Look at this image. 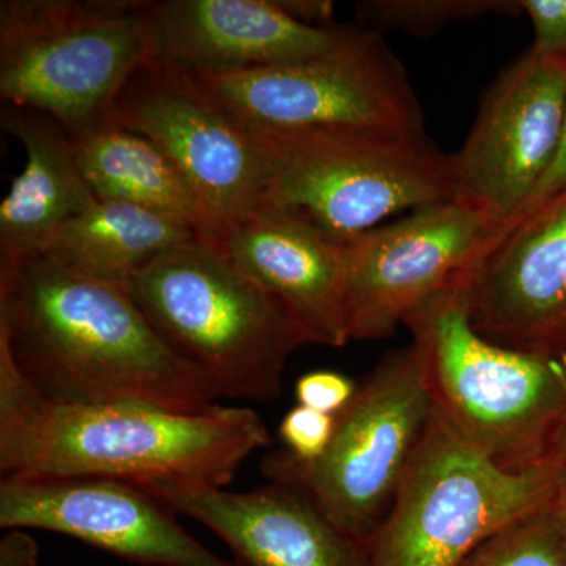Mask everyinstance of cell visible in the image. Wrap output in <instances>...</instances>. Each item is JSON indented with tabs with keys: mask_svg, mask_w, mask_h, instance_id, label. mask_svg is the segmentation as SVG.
<instances>
[{
	"mask_svg": "<svg viewBox=\"0 0 566 566\" xmlns=\"http://www.w3.org/2000/svg\"><path fill=\"white\" fill-rule=\"evenodd\" d=\"M0 348L51 400L174 412L219 405L210 382L159 337L126 283L43 253L0 273Z\"/></svg>",
	"mask_w": 566,
	"mask_h": 566,
	"instance_id": "obj_1",
	"label": "cell"
},
{
	"mask_svg": "<svg viewBox=\"0 0 566 566\" xmlns=\"http://www.w3.org/2000/svg\"><path fill=\"white\" fill-rule=\"evenodd\" d=\"M271 442L262 417L244 406L174 412L51 400L25 382L0 348L2 476L172 479L226 488Z\"/></svg>",
	"mask_w": 566,
	"mask_h": 566,
	"instance_id": "obj_2",
	"label": "cell"
},
{
	"mask_svg": "<svg viewBox=\"0 0 566 566\" xmlns=\"http://www.w3.org/2000/svg\"><path fill=\"white\" fill-rule=\"evenodd\" d=\"M126 286L159 337L219 398L277 400L289 357L311 345L218 241L197 238L163 253Z\"/></svg>",
	"mask_w": 566,
	"mask_h": 566,
	"instance_id": "obj_3",
	"label": "cell"
},
{
	"mask_svg": "<svg viewBox=\"0 0 566 566\" xmlns=\"http://www.w3.org/2000/svg\"><path fill=\"white\" fill-rule=\"evenodd\" d=\"M405 327L436 409L461 438L506 471L551 464L566 423V354L488 340L472 324L457 281L420 305Z\"/></svg>",
	"mask_w": 566,
	"mask_h": 566,
	"instance_id": "obj_4",
	"label": "cell"
},
{
	"mask_svg": "<svg viewBox=\"0 0 566 566\" xmlns=\"http://www.w3.org/2000/svg\"><path fill=\"white\" fill-rule=\"evenodd\" d=\"M155 2L2 0L0 98L50 115L71 136L114 120V104L155 59Z\"/></svg>",
	"mask_w": 566,
	"mask_h": 566,
	"instance_id": "obj_5",
	"label": "cell"
},
{
	"mask_svg": "<svg viewBox=\"0 0 566 566\" xmlns=\"http://www.w3.org/2000/svg\"><path fill=\"white\" fill-rule=\"evenodd\" d=\"M264 153L260 208L340 240L398 212L453 199L452 158L427 132L334 128L255 136Z\"/></svg>",
	"mask_w": 566,
	"mask_h": 566,
	"instance_id": "obj_6",
	"label": "cell"
},
{
	"mask_svg": "<svg viewBox=\"0 0 566 566\" xmlns=\"http://www.w3.org/2000/svg\"><path fill=\"white\" fill-rule=\"evenodd\" d=\"M558 465L506 471L434 408L365 566H464L488 539L545 509Z\"/></svg>",
	"mask_w": 566,
	"mask_h": 566,
	"instance_id": "obj_7",
	"label": "cell"
},
{
	"mask_svg": "<svg viewBox=\"0 0 566 566\" xmlns=\"http://www.w3.org/2000/svg\"><path fill=\"white\" fill-rule=\"evenodd\" d=\"M434 400L415 344L389 353L335 416L331 444L301 463L285 450L263 458L270 482L303 491L346 535L367 545L392 505L428 424Z\"/></svg>",
	"mask_w": 566,
	"mask_h": 566,
	"instance_id": "obj_8",
	"label": "cell"
},
{
	"mask_svg": "<svg viewBox=\"0 0 566 566\" xmlns=\"http://www.w3.org/2000/svg\"><path fill=\"white\" fill-rule=\"evenodd\" d=\"M196 77L253 136L334 128L424 132L422 104L403 63L374 29L315 61Z\"/></svg>",
	"mask_w": 566,
	"mask_h": 566,
	"instance_id": "obj_9",
	"label": "cell"
},
{
	"mask_svg": "<svg viewBox=\"0 0 566 566\" xmlns=\"http://www.w3.org/2000/svg\"><path fill=\"white\" fill-rule=\"evenodd\" d=\"M114 120L172 159L222 233L262 205V144L189 71L142 63L115 99Z\"/></svg>",
	"mask_w": 566,
	"mask_h": 566,
	"instance_id": "obj_10",
	"label": "cell"
},
{
	"mask_svg": "<svg viewBox=\"0 0 566 566\" xmlns=\"http://www.w3.org/2000/svg\"><path fill=\"white\" fill-rule=\"evenodd\" d=\"M566 112V62L534 48L488 88L453 155V199L501 227L526 210L556 159Z\"/></svg>",
	"mask_w": 566,
	"mask_h": 566,
	"instance_id": "obj_11",
	"label": "cell"
},
{
	"mask_svg": "<svg viewBox=\"0 0 566 566\" xmlns=\"http://www.w3.org/2000/svg\"><path fill=\"white\" fill-rule=\"evenodd\" d=\"M497 229L471 205L449 200L348 240L345 307L352 340H385L463 273Z\"/></svg>",
	"mask_w": 566,
	"mask_h": 566,
	"instance_id": "obj_12",
	"label": "cell"
},
{
	"mask_svg": "<svg viewBox=\"0 0 566 566\" xmlns=\"http://www.w3.org/2000/svg\"><path fill=\"white\" fill-rule=\"evenodd\" d=\"M455 281L488 340L566 354V186L497 227Z\"/></svg>",
	"mask_w": 566,
	"mask_h": 566,
	"instance_id": "obj_13",
	"label": "cell"
},
{
	"mask_svg": "<svg viewBox=\"0 0 566 566\" xmlns=\"http://www.w3.org/2000/svg\"><path fill=\"white\" fill-rule=\"evenodd\" d=\"M0 527L71 536L151 566H240L200 545L150 491L102 476H2Z\"/></svg>",
	"mask_w": 566,
	"mask_h": 566,
	"instance_id": "obj_14",
	"label": "cell"
},
{
	"mask_svg": "<svg viewBox=\"0 0 566 566\" xmlns=\"http://www.w3.org/2000/svg\"><path fill=\"white\" fill-rule=\"evenodd\" d=\"M153 28L155 59L196 76L315 61L360 32L301 24L275 0H159Z\"/></svg>",
	"mask_w": 566,
	"mask_h": 566,
	"instance_id": "obj_15",
	"label": "cell"
},
{
	"mask_svg": "<svg viewBox=\"0 0 566 566\" xmlns=\"http://www.w3.org/2000/svg\"><path fill=\"white\" fill-rule=\"evenodd\" d=\"M137 485L210 528L240 566H365L364 543L335 527L296 488L270 482L232 493L172 479Z\"/></svg>",
	"mask_w": 566,
	"mask_h": 566,
	"instance_id": "obj_16",
	"label": "cell"
},
{
	"mask_svg": "<svg viewBox=\"0 0 566 566\" xmlns=\"http://www.w3.org/2000/svg\"><path fill=\"white\" fill-rule=\"evenodd\" d=\"M219 245L289 311L311 345L349 342L345 285L348 241L289 212L259 208L230 226Z\"/></svg>",
	"mask_w": 566,
	"mask_h": 566,
	"instance_id": "obj_17",
	"label": "cell"
},
{
	"mask_svg": "<svg viewBox=\"0 0 566 566\" xmlns=\"http://www.w3.org/2000/svg\"><path fill=\"white\" fill-rule=\"evenodd\" d=\"M0 126L20 142L25 166L0 205V273L39 255L63 223L96 197L77 163L69 129L50 115L6 106Z\"/></svg>",
	"mask_w": 566,
	"mask_h": 566,
	"instance_id": "obj_18",
	"label": "cell"
},
{
	"mask_svg": "<svg viewBox=\"0 0 566 566\" xmlns=\"http://www.w3.org/2000/svg\"><path fill=\"white\" fill-rule=\"evenodd\" d=\"M81 172L102 200L161 212L219 241L222 229L172 159L150 139L115 120L73 136Z\"/></svg>",
	"mask_w": 566,
	"mask_h": 566,
	"instance_id": "obj_19",
	"label": "cell"
},
{
	"mask_svg": "<svg viewBox=\"0 0 566 566\" xmlns=\"http://www.w3.org/2000/svg\"><path fill=\"white\" fill-rule=\"evenodd\" d=\"M177 219L118 200L95 202L63 223L43 255L107 281L126 283L163 253L197 240Z\"/></svg>",
	"mask_w": 566,
	"mask_h": 566,
	"instance_id": "obj_20",
	"label": "cell"
},
{
	"mask_svg": "<svg viewBox=\"0 0 566 566\" xmlns=\"http://www.w3.org/2000/svg\"><path fill=\"white\" fill-rule=\"evenodd\" d=\"M490 13H521L510 0H368L357 6L359 20L376 29H395L412 36L434 35L458 21Z\"/></svg>",
	"mask_w": 566,
	"mask_h": 566,
	"instance_id": "obj_21",
	"label": "cell"
},
{
	"mask_svg": "<svg viewBox=\"0 0 566 566\" xmlns=\"http://www.w3.org/2000/svg\"><path fill=\"white\" fill-rule=\"evenodd\" d=\"M545 509L488 539L464 566H566L565 543Z\"/></svg>",
	"mask_w": 566,
	"mask_h": 566,
	"instance_id": "obj_22",
	"label": "cell"
},
{
	"mask_svg": "<svg viewBox=\"0 0 566 566\" xmlns=\"http://www.w3.org/2000/svg\"><path fill=\"white\" fill-rule=\"evenodd\" d=\"M334 428L335 416L296 405L283 417L279 436L290 457L301 463H312L326 452Z\"/></svg>",
	"mask_w": 566,
	"mask_h": 566,
	"instance_id": "obj_23",
	"label": "cell"
},
{
	"mask_svg": "<svg viewBox=\"0 0 566 566\" xmlns=\"http://www.w3.org/2000/svg\"><path fill=\"white\" fill-rule=\"evenodd\" d=\"M357 386L348 376L331 370L308 371L294 387L297 405L324 415L337 416L356 394Z\"/></svg>",
	"mask_w": 566,
	"mask_h": 566,
	"instance_id": "obj_24",
	"label": "cell"
},
{
	"mask_svg": "<svg viewBox=\"0 0 566 566\" xmlns=\"http://www.w3.org/2000/svg\"><path fill=\"white\" fill-rule=\"evenodd\" d=\"M534 28L535 51L566 62V0H520Z\"/></svg>",
	"mask_w": 566,
	"mask_h": 566,
	"instance_id": "obj_25",
	"label": "cell"
},
{
	"mask_svg": "<svg viewBox=\"0 0 566 566\" xmlns=\"http://www.w3.org/2000/svg\"><path fill=\"white\" fill-rule=\"evenodd\" d=\"M0 538V566H36L39 547L24 528H6Z\"/></svg>",
	"mask_w": 566,
	"mask_h": 566,
	"instance_id": "obj_26",
	"label": "cell"
},
{
	"mask_svg": "<svg viewBox=\"0 0 566 566\" xmlns=\"http://www.w3.org/2000/svg\"><path fill=\"white\" fill-rule=\"evenodd\" d=\"M290 18L311 28H333L335 3L329 0H275Z\"/></svg>",
	"mask_w": 566,
	"mask_h": 566,
	"instance_id": "obj_27",
	"label": "cell"
},
{
	"mask_svg": "<svg viewBox=\"0 0 566 566\" xmlns=\"http://www.w3.org/2000/svg\"><path fill=\"white\" fill-rule=\"evenodd\" d=\"M566 186V112L564 122V132H562L560 145H558V151L556 159H554L553 166H551L549 172L539 182L538 189H536L534 197L528 202L526 210L532 205L542 202L547 197L554 196V193L560 191Z\"/></svg>",
	"mask_w": 566,
	"mask_h": 566,
	"instance_id": "obj_28",
	"label": "cell"
},
{
	"mask_svg": "<svg viewBox=\"0 0 566 566\" xmlns=\"http://www.w3.org/2000/svg\"><path fill=\"white\" fill-rule=\"evenodd\" d=\"M545 510L566 546V461L558 464L556 483Z\"/></svg>",
	"mask_w": 566,
	"mask_h": 566,
	"instance_id": "obj_29",
	"label": "cell"
},
{
	"mask_svg": "<svg viewBox=\"0 0 566 566\" xmlns=\"http://www.w3.org/2000/svg\"><path fill=\"white\" fill-rule=\"evenodd\" d=\"M566 461V423L558 433L554 442L553 452H551V464H562Z\"/></svg>",
	"mask_w": 566,
	"mask_h": 566,
	"instance_id": "obj_30",
	"label": "cell"
}]
</instances>
